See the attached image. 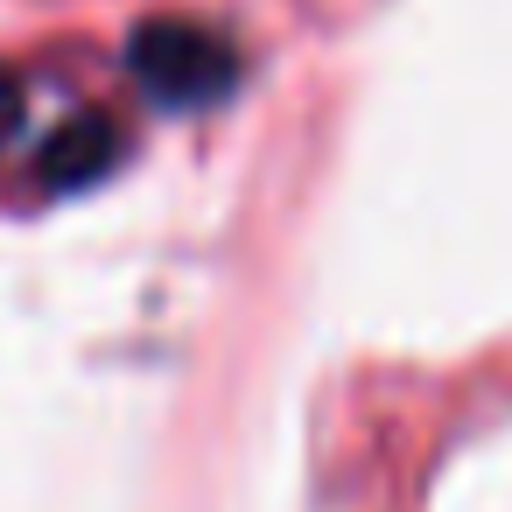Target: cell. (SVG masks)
<instances>
[{
	"mask_svg": "<svg viewBox=\"0 0 512 512\" xmlns=\"http://www.w3.org/2000/svg\"><path fill=\"white\" fill-rule=\"evenodd\" d=\"M113 155H120V134H113V120H99V113H78L43 155H36V169H43V183H57V190H71V183H92V176H106L113 169Z\"/></svg>",
	"mask_w": 512,
	"mask_h": 512,
	"instance_id": "7a4b0ae2",
	"label": "cell"
},
{
	"mask_svg": "<svg viewBox=\"0 0 512 512\" xmlns=\"http://www.w3.org/2000/svg\"><path fill=\"white\" fill-rule=\"evenodd\" d=\"M127 64L134 78L148 85V99L190 113V106H211L232 92L239 64H232V43L211 36L204 22H148L134 43H127Z\"/></svg>",
	"mask_w": 512,
	"mask_h": 512,
	"instance_id": "6da1fadb",
	"label": "cell"
},
{
	"mask_svg": "<svg viewBox=\"0 0 512 512\" xmlns=\"http://www.w3.org/2000/svg\"><path fill=\"white\" fill-rule=\"evenodd\" d=\"M15 120H22V78H8V71H0V141L15 134Z\"/></svg>",
	"mask_w": 512,
	"mask_h": 512,
	"instance_id": "3957f363",
	"label": "cell"
}]
</instances>
